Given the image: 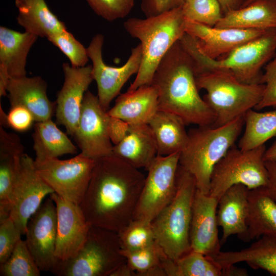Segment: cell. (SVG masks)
I'll return each instance as SVG.
<instances>
[{
	"label": "cell",
	"instance_id": "35",
	"mask_svg": "<svg viewBox=\"0 0 276 276\" xmlns=\"http://www.w3.org/2000/svg\"><path fill=\"white\" fill-rule=\"evenodd\" d=\"M40 271L25 241L21 239L8 259L0 264L1 276H39Z\"/></svg>",
	"mask_w": 276,
	"mask_h": 276
},
{
	"label": "cell",
	"instance_id": "3",
	"mask_svg": "<svg viewBox=\"0 0 276 276\" xmlns=\"http://www.w3.org/2000/svg\"><path fill=\"white\" fill-rule=\"evenodd\" d=\"M182 7L142 19L131 17L124 22L126 31L140 41L142 60L139 70L127 90L151 85L159 62L186 33Z\"/></svg>",
	"mask_w": 276,
	"mask_h": 276
},
{
	"label": "cell",
	"instance_id": "7",
	"mask_svg": "<svg viewBox=\"0 0 276 276\" xmlns=\"http://www.w3.org/2000/svg\"><path fill=\"white\" fill-rule=\"evenodd\" d=\"M196 79L198 89L206 91L203 98L215 116L213 126L244 117L260 102L265 89L264 84L243 82L225 71L202 72Z\"/></svg>",
	"mask_w": 276,
	"mask_h": 276
},
{
	"label": "cell",
	"instance_id": "13",
	"mask_svg": "<svg viewBox=\"0 0 276 276\" xmlns=\"http://www.w3.org/2000/svg\"><path fill=\"white\" fill-rule=\"evenodd\" d=\"M110 117L101 105L98 96L87 90L81 115L73 136L85 157L96 160L112 154L109 133Z\"/></svg>",
	"mask_w": 276,
	"mask_h": 276
},
{
	"label": "cell",
	"instance_id": "20",
	"mask_svg": "<svg viewBox=\"0 0 276 276\" xmlns=\"http://www.w3.org/2000/svg\"><path fill=\"white\" fill-rule=\"evenodd\" d=\"M47 83L40 76L10 78L7 87L11 106H22L34 116L35 122L52 119L56 103L49 100Z\"/></svg>",
	"mask_w": 276,
	"mask_h": 276
},
{
	"label": "cell",
	"instance_id": "37",
	"mask_svg": "<svg viewBox=\"0 0 276 276\" xmlns=\"http://www.w3.org/2000/svg\"><path fill=\"white\" fill-rule=\"evenodd\" d=\"M182 9L186 19L209 26H215L223 16L218 0H186Z\"/></svg>",
	"mask_w": 276,
	"mask_h": 276
},
{
	"label": "cell",
	"instance_id": "5",
	"mask_svg": "<svg viewBox=\"0 0 276 276\" xmlns=\"http://www.w3.org/2000/svg\"><path fill=\"white\" fill-rule=\"evenodd\" d=\"M193 59L196 75L211 71H225L246 83H261V67L276 52V29L236 48L221 59H213L199 49L196 40L185 33L179 40Z\"/></svg>",
	"mask_w": 276,
	"mask_h": 276
},
{
	"label": "cell",
	"instance_id": "24",
	"mask_svg": "<svg viewBox=\"0 0 276 276\" xmlns=\"http://www.w3.org/2000/svg\"><path fill=\"white\" fill-rule=\"evenodd\" d=\"M112 154L137 169L147 170L157 155L149 125H128L123 137L113 146Z\"/></svg>",
	"mask_w": 276,
	"mask_h": 276
},
{
	"label": "cell",
	"instance_id": "29",
	"mask_svg": "<svg viewBox=\"0 0 276 276\" xmlns=\"http://www.w3.org/2000/svg\"><path fill=\"white\" fill-rule=\"evenodd\" d=\"M15 5L18 10L17 23L26 32L48 38L67 30L45 0H15Z\"/></svg>",
	"mask_w": 276,
	"mask_h": 276
},
{
	"label": "cell",
	"instance_id": "28",
	"mask_svg": "<svg viewBox=\"0 0 276 276\" xmlns=\"http://www.w3.org/2000/svg\"><path fill=\"white\" fill-rule=\"evenodd\" d=\"M214 259L224 268L240 262L255 269L276 275V236H262L250 246L238 251H220Z\"/></svg>",
	"mask_w": 276,
	"mask_h": 276
},
{
	"label": "cell",
	"instance_id": "27",
	"mask_svg": "<svg viewBox=\"0 0 276 276\" xmlns=\"http://www.w3.org/2000/svg\"><path fill=\"white\" fill-rule=\"evenodd\" d=\"M247 242L261 237L276 236V201L266 186L248 190Z\"/></svg>",
	"mask_w": 276,
	"mask_h": 276
},
{
	"label": "cell",
	"instance_id": "2",
	"mask_svg": "<svg viewBox=\"0 0 276 276\" xmlns=\"http://www.w3.org/2000/svg\"><path fill=\"white\" fill-rule=\"evenodd\" d=\"M194 62L179 40L159 62L151 84L158 91V110L172 113L186 125L213 126L215 116L200 96Z\"/></svg>",
	"mask_w": 276,
	"mask_h": 276
},
{
	"label": "cell",
	"instance_id": "31",
	"mask_svg": "<svg viewBox=\"0 0 276 276\" xmlns=\"http://www.w3.org/2000/svg\"><path fill=\"white\" fill-rule=\"evenodd\" d=\"M32 137L35 159L58 158L77 152L76 146L52 119L36 122Z\"/></svg>",
	"mask_w": 276,
	"mask_h": 276
},
{
	"label": "cell",
	"instance_id": "23",
	"mask_svg": "<svg viewBox=\"0 0 276 276\" xmlns=\"http://www.w3.org/2000/svg\"><path fill=\"white\" fill-rule=\"evenodd\" d=\"M24 146L19 136L0 126V218L9 216L11 196Z\"/></svg>",
	"mask_w": 276,
	"mask_h": 276
},
{
	"label": "cell",
	"instance_id": "33",
	"mask_svg": "<svg viewBox=\"0 0 276 276\" xmlns=\"http://www.w3.org/2000/svg\"><path fill=\"white\" fill-rule=\"evenodd\" d=\"M163 266L167 276H223L214 258L192 250L175 260L166 258Z\"/></svg>",
	"mask_w": 276,
	"mask_h": 276
},
{
	"label": "cell",
	"instance_id": "6",
	"mask_svg": "<svg viewBox=\"0 0 276 276\" xmlns=\"http://www.w3.org/2000/svg\"><path fill=\"white\" fill-rule=\"evenodd\" d=\"M196 190L194 177L179 164L176 194L151 222L156 243L171 260L191 250L190 232Z\"/></svg>",
	"mask_w": 276,
	"mask_h": 276
},
{
	"label": "cell",
	"instance_id": "19",
	"mask_svg": "<svg viewBox=\"0 0 276 276\" xmlns=\"http://www.w3.org/2000/svg\"><path fill=\"white\" fill-rule=\"evenodd\" d=\"M186 33L193 37L200 50L208 57L217 59L236 48L256 38L267 30L221 28L186 19Z\"/></svg>",
	"mask_w": 276,
	"mask_h": 276
},
{
	"label": "cell",
	"instance_id": "42",
	"mask_svg": "<svg viewBox=\"0 0 276 276\" xmlns=\"http://www.w3.org/2000/svg\"><path fill=\"white\" fill-rule=\"evenodd\" d=\"M35 122L33 114L26 107L20 105L11 106L6 115L4 127L24 132L28 130Z\"/></svg>",
	"mask_w": 276,
	"mask_h": 276
},
{
	"label": "cell",
	"instance_id": "39",
	"mask_svg": "<svg viewBox=\"0 0 276 276\" xmlns=\"http://www.w3.org/2000/svg\"><path fill=\"white\" fill-rule=\"evenodd\" d=\"M85 1L96 14L109 21L127 16L135 3V0Z\"/></svg>",
	"mask_w": 276,
	"mask_h": 276
},
{
	"label": "cell",
	"instance_id": "22",
	"mask_svg": "<svg viewBox=\"0 0 276 276\" xmlns=\"http://www.w3.org/2000/svg\"><path fill=\"white\" fill-rule=\"evenodd\" d=\"M157 111L158 91L151 84L120 94L107 113L128 125H137L148 124Z\"/></svg>",
	"mask_w": 276,
	"mask_h": 276
},
{
	"label": "cell",
	"instance_id": "46",
	"mask_svg": "<svg viewBox=\"0 0 276 276\" xmlns=\"http://www.w3.org/2000/svg\"><path fill=\"white\" fill-rule=\"evenodd\" d=\"M223 276H246L248 272L245 269L232 265L222 268Z\"/></svg>",
	"mask_w": 276,
	"mask_h": 276
},
{
	"label": "cell",
	"instance_id": "38",
	"mask_svg": "<svg viewBox=\"0 0 276 276\" xmlns=\"http://www.w3.org/2000/svg\"><path fill=\"white\" fill-rule=\"evenodd\" d=\"M47 39L68 58L72 66H84L88 61L86 48L67 30L51 35Z\"/></svg>",
	"mask_w": 276,
	"mask_h": 276
},
{
	"label": "cell",
	"instance_id": "12",
	"mask_svg": "<svg viewBox=\"0 0 276 276\" xmlns=\"http://www.w3.org/2000/svg\"><path fill=\"white\" fill-rule=\"evenodd\" d=\"M104 36L95 35L86 48L92 62V75L98 88V98L101 106L109 110L112 100L118 96L124 84L139 70L142 60V50L139 43L132 48L127 61L120 67L107 65L102 57Z\"/></svg>",
	"mask_w": 276,
	"mask_h": 276
},
{
	"label": "cell",
	"instance_id": "26",
	"mask_svg": "<svg viewBox=\"0 0 276 276\" xmlns=\"http://www.w3.org/2000/svg\"><path fill=\"white\" fill-rule=\"evenodd\" d=\"M215 27L221 28L276 29V1L256 0L226 12Z\"/></svg>",
	"mask_w": 276,
	"mask_h": 276
},
{
	"label": "cell",
	"instance_id": "8",
	"mask_svg": "<svg viewBox=\"0 0 276 276\" xmlns=\"http://www.w3.org/2000/svg\"><path fill=\"white\" fill-rule=\"evenodd\" d=\"M126 261L118 233L91 225L78 253L58 261L51 272L58 276H111Z\"/></svg>",
	"mask_w": 276,
	"mask_h": 276
},
{
	"label": "cell",
	"instance_id": "51",
	"mask_svg": "<svg viewBox=\"0 0 276 276\" xmlns=\"http://www.w3.org/2000/svg\"><path fill=\"white\" fill-rule=\"evenodd\" d=\"M186 1V0H185V1Z\"/></svg>",
	"mask_w": 276,
	"mask_h": 276
},
{
	"label": "cell",
	"instance_id": "21",
	"mask_svg": "<svg viewBox=\"0 0 276 276\" xmlns=\"http://www.w3.org/2000/svg\"><path fill=\"white\" fill-rule=\"evenodd\" d=\"M248 190L243 185H235L218 199L217 220L222 229L221 245L231 236L235 235L247 242Z\"/></svg>",
	"mask_w": 276,
	"mask_h": 276
},
{
	"label": "cell",
	"instance_id": "48",
	"mask_svg": "<svg viewBox=\"0 0 276 276\" xmlns=\"http://www.w3.org/2000/svg\"><path fill=\"white\" fill-rule=\"evenodd\" d=\"M219 2L221 8L226 12L236 9V6L238 3L239 0H218Z\"/></svg>",
	"mask_w": 276,
	"mask_h": 276
},
{
	"label": "cell",
	"instance_id": "11",
	"mask_svg": "<svg viewBox=\"0 0 276 276\" xmlns=\"http://www.w3.org/2000/svg\"><path fill=\"white\" fill-rule=\"evenodd\" d=\"M95 160L78 155L65 160L58 158L34 159L38 174L62 198L79 205L87 189Z\"/></svg>",
	"mask_w": 276,
	"mask_h": 276
},
{
	"label": "cell",
	"instance_id": "50",
	"mask_svg": "<svg viewBox=\"0 0 276 276\" xmlns=\"http://www.w3.org/2000/svg\"><path fill=\"white\" fill-rule=\"evenodd\" d=\"M256 0H246L245 2L244 3L243 5V6H245L254 1H255ZM274 1H276V0H274Z\"/></svg>",
	"mask_w": 276,
	"mask_h": 276
},
{
	"label": "cell",
	"instance_id": "36",
	"mask_svg": "<svg viewBox=\"0 0 276 276\" xmlns=\"http://www.w3.org/2000/svg\"><path fill=\"white\" fill-rule=\"evenodd\" d=\"M122 251H133L147 247L155 242L151 222L133 219L118 233Z\"/></svg>",
	"mask_w": 276,
	"mask_h": 276
},
{
	"label": "cell",
	"instance_id": "14",
	"mask_svg": "<svg viewBox=\"0 0 276 276\" xmlns=\"http://www.w3.org/2000/svg\"><path fill=\"white\" fill-rule=\"evenodd\" d=\"M53 193V189L37 173L34 160L23 153L11 196L9 214L22 235L26 234L29 219L45 197Z\"/></svg>",
	"mask_w": 276,
	"mask_h": 276
},
{
	"label": "cell",
	"instance_id": "4",
	"mask_svg": "<svg viewBox=\"0 0 276 276\" xmlns=\"http://www.w3.org/2000/svg\"><path fill=\"white\" fill-rule=\"evenodd\" d=\"M244 125L243 117L219 126H198L188 131L179 164L194 178L197 190L209 194L214 167L235 143Z\"/></svg>",
	"mask_w": 276,
	"mask_h": 276
},
{
	"label": "cell",
	"instance_id": "43",
	"mask_svg": "<svg viewBox=\"0 0 276 276\" xmlns=\"http://www.w3.org/2000/svg\"><path fill=\"white\" fill-rule=\"evenodd\" d=\"M185 2V0H141V9L146 17H150L182 7Z\"/></svg>",
	"mask_w": 276,
	"mask_h": 276
},
{
	"label": "cell",
	"instance_id": "40",
	"mask_svg": "<svg viewBox=\"0 0 276 276\" xmlns=\"http://www.w3.org/2000/svg\"><path fill=\"white\" fill-rule=\"evenodd\" d=\"M21 235L10 217L0 220V264L10 256Z\"/></svg>",
	"mask_w": 276,
	"mask_h": 276
},
{
	"label": "cell",
	"instance_id": "44",
	"mask_svg": "<svg viewBox=\"0 0 276 276\" xmlns=\"http://www.w3.org/2000/svg\"><path fill=\"white\" fill-rule=\"evenodd\" d=\"M128 124L118 119L110 117L109 124V133L114 145L123 137Z\"/></svg>",
	"mask_w": 276,
	"mask_h": 276
},
{
	"label": "cell",
	"instance_id": "16",
	"mask_svg": "<svg viewBox=\"0 0 276 276\" xmlns=\"http://www.w3.org/2000/svg\"><path fill=\"white\" fill-rule=\"evenodd\" d=\"M62 70L64 81L56 101V123L63 125L66 133L73 136L79 123L84 95L94 80L92 66L74 67L64 62Z\"/></svg>",
	"mask_w": 276,
	"mask_h": 276
},
{
	"label": "cell",
	"instance_id": "49",
	"mask_svg": "<svg viewBox=\"0 0 276 276\" xmlns=\"http://www.w3.org/2000/svg\"><path fill=\"white\" fill-rule=\"evenodd\" d=\"M276 159V141L267 149H266L264 155V160Z\"/></svg>",
	"mask_w": 276,
	"mask_h": 276
},
{
	"label": "cell",
	"instance_id": "34",
	"mask_svg": "<svg viewBox=\"0 0 276 276\" xmlns=\"http://www.w3.org/2000/svg\"><path fill=\"white\" fill-rule=\"evenodd\" d=\"M122 253L136 276H167L162 264L168 257L156 242L136 250H122Z\"/></svg>",
	"mask_w": 276,
	"mask_h": 276
},
{
	"label": "cell",
	"instance_id": "32",
	"mask_svg": "<svg viewBox=\"0 0 276 276\" xmlns=\"http://www.w3.org/2000/svg\"><path fill=\"white\" fill-rule=\"evenodd\" d=\"M243 118L245 128L238 144L240 149L255 148L276 137V110L258 112L252 109Z\"/></svg>",
	"mask_w": 276,
	"mask_h": 276
},
{
	"label": "cell",
	"instance_id": "41",
	"mask_svg": "<svg viewBox=\"0 0 276 276\" xmlns=\"http://www.w3.org/2000/svg\"><path fill=\"white\" fill-rule=\"evenodd\" d=\"M260 81L264 84L265 89L261 101L254 109L260 110L269 107L276 108V52L273 59L266 65Z\"/></svg>",
	"mask_w": 276,
	"mask_h": 276
},
{
	"label": "cell",
	"instance_id": "1",
	"mask_svg": "<svg viewBox=\"0 0 276 276\" xmlns=\"http://www.w3.org/2000/svg\"><path fill=\"white\" fill-rule=\"evenodd\" d=\"M145 176L113 154L95 160L79 204L92 226L119 232L133 218Z\"/></svg>",
	"mask_w": 276,
	"mask_h": 276
},
{
	"label": "cell",
	"instance_id": "47",
	"mask_svg": "<svg viewBox=\"0 0 276 276\" xmlns=\"http://www.w3.org/2000/svg\"><path fill=\"white\" fill-rule=\"evenodd\" d=\"M136 273L129 267L126 261L120 265L111 276H135Z\"/></svg>",
	"mask_w": 276,
	"mask_h": 276
},
{
	"label": "cell",
	"instance_id": "30",
	"mask_svg": "<svg viewBox=\"0 0 276 276\" xmlns=\"http://www.w3.org/2000/svg\"><path fill=\"white\" fill-rule=\"evenodd\" d=\"M148 125L156 144L157 155L168 156L180 152L188 141L186 125L176 115L158 110Z\"/></svg>",
	"mask_w": 276,
	"mask_h": 276
},
{
	"label": "cell",
	"instance_id": "9",
	"mask_svg": "<svg viewBox=\"0 0 276 276\" xmlns=\"http://www.w3.org/2000/svg\"><path fill=\"white\" fill-rule=\"evenodd\" d=\"M266 149L265 144L248 150L233 146L214 167L209 194L219 199L235 185H243L249 190L266 186Z\"/></svg>",
	"mask_w": 276,
	"mask_h": 276
},
{
	"label": "cell",
	"instance_id": "45",
	"mask_svg": "<svg viewBox=\"0 0 276 276\" xmlns=\"http://www.w3.org/2000/svg\"><path fill=\"white\" fill-rule=\"evenodd\" d=\"M265 164L268 173V183L266 187L276 201V159L265 160Z\"/></svg>",
	"mask_w": 276,
	"mask_h": 276
},
{
	"label": "cell",
	"instance_id": "10",
	"mask_svg": "<svg viewBox=\"0 0 276 276\" xmlns=\"http://www.w3.org/2000/svg\"><path fill=\"white\" fill-rule=\"evenodd\" d=\"M179 154L157 155L152 162L147 170L133 219L151 222L173 199L177 190Z\"/></svg>",
	"mask_w": 276,
	"mask_h": 276
},
{
	"label": "cell",
	"instance_id": "25",
	"mask_svg": "<svg viewBox=\"0 0 276 276\" xmlns=\"http://www.w3.org/2000/svg\"><path fill=\"white\" fill-rule=\"evenodd\" d=\"M38 37L0 27V75L10 78L26 76L28 53Z\"/></svg>",
	"mask_w": 276,
	"mask_h": 276
},
{
	"label": "cell",
	"instance_id": "15",
	"mask_svg": "<svg viewBox=\"0 0 276 276\" xmlns=\"http://www.w3.org/2000/svg\"><path fill=\"white\" fill-rule=\"evenodd\" d=\"M57 211L49 197L29 219L26 243L40 271H51L58 260L55 256Z\"/></svg>",
	"mask_w": 276,
	"mask_h": 276
},
{
	"label": "cell",
	"instance_id": "18",
	"mask_svg": "<svg viewBox=\"0 0 276 276\" xmlns=\"http://www.w3.org/2000/svg\"><path fill=\"white\" fill-rule=\"evenodd\" d=\"M218 199L196 190L190 232L191 250L214 258L221 250L217 210Z\"/></svg>",
	"mask_w": 276,
	"mask_h": 276
},
{
	"label": "cell",
	"instance_id": "17",
	"mask_svg": "<svg viewBox=\"0 0 276 276\" xmlns=\"http://www.w3.org/2000/svg\"><path fill=\"white\" fill-rule=\"evenodd\" d=\"M49 197L57 211L55 256L58 261H65L74 257L82 247L91 225L79 205L54 192Z\"/></svg>",
	"mask_w": 276,
	"mask_h": 276
}]
</instances>
